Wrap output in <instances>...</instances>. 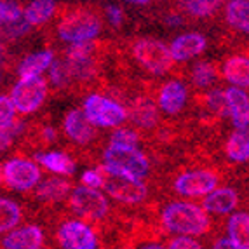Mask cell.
<instances>
[{"label": "cell", "instance_id": "6", "mask_svg": "<svg viewBox=\"0 0 249 249\" xmlns=\"http://www.w3.org/2000/svg\"><path fill=\"white\" fill-rule=\"evenodd\" d=\"M94 169L101 176V188L105 190V194L121 206L146 209L159 200L155 192H152L148 181L125 176L105 164H96Z\"/></svg>", "mask_w": 249, "mask_h": 249}, {"label": "cell", "instance_id": "9", "mask_svg": "<svg viewBox=\"0 0 249 249\" xmlns=\"http://www.w3.org/2000/svg\"><path fill=\"white\" fill-rule=\"evenodd\" d=\"M54 237L61 249H105L103 232L79 218L59 221Z\"/></svg>", "mask_w": 249, "mask_h": 249}, {"label": "cell", "instance_id": "23", "mask_svg": "<svg viewBox=\"0 0 249 249\" xmlns=\"http://www.w3.org/2000/svg\"><path fill=\"white\" fill-rule=\"evenodd\" d=\"M44 244V232L37 225H26L7 233L2 246L4 249H38Z\"/></svg>", "mask_w": 249, "mask_h": 249}, {"label": "cell", "instance_id": "1", "mask_svg": "<svg viewBox=\"0 0 249 249\" xmlns=\"http://www.w3.org/2000/svg\"><path fill=\"white\" fill-rule=\"evenodd\" d=\"M229 171L218 166L211 154L202 152L190 154L181 166L162 167L157 179V188L160 196L181 197V199H202L209 192L218 188L227 179Z\"/></svg>", "mask_w": 249, "mask_h": 249}, {"label": "cell", "instance_id": "19", "mask_svg": "<svg viewBox=\"0 0 249 249\" xmlns=\"http://www.w3.org/2000/svg\"><path fill=\"white\" fill-rule=\"evenodd\" d=\"M221 79L235 88L249 89V58L241 53L229 54L220 61Z\"/></svg>", "mask_w": 249, "mask_h": 249}, {"label": "cell", "instance_id": "17", "mask_svg": "<svg viewBox=\"0 0 249 249\" xmlns=\"http://www.w3.org/2000/svg\"><path fill=\"white\" fill-rule=\"evenodd\" d=\"M221 157L225 164L223 167L237 169L241 166L249 164V127L235 129L227 136V140L221 145Z\"/></svg>", "mask_w": 249, "mask_h": 249}, {"label": "cell", "instance_id": "7", "mask_svg": "<svg viewBox=\"0 0 249 249\" xmlns=\"http://www.w3.org/2000/svg\"><path fill=\"white\" fill-rule=\"evenodd\" d=\"M98 155H100V164L112 167V169L119 171V173H122L125 176L157 185L160 171L155 169V159L157 160H160V159H152L145 150L117 146L108 143Z\"/></svg>", "mask_w": 249, "mask_h": 249}, {"label": "cell", "instance_id": "22", "mask_svg": "<svg viewBox=\"0 0 249 249\" xmlns=\"http://www.w3.org/2000/svg\"><path fill=\"white\" fill-rule=\"evenodd\" d=\"M71 188H73V185H71L70 179L59 178L56 175L38 183L37 190H35V197L44 204H58L70 196Z\"/></svg>", "mask_w": 249, "mask_h": 249}, {"label": "cell", "instance_id": "37", "mask_svg": "<svg viewBox=\"0 0 249 249\" xmlns=\"http://www.w3.org/2000/svg\"><path fill=\"white\" fill-rule=\"evenodd\" d=\"M209 241H211V249H239L230 241V237L220 235V233H214Z\"/></svg>", "mask_w": 249, "mask_h": 249}, {"label": "cell", "instance_id": "35", "mask_svg": "<svg viewBox=\"0 0 249 249\" xmlns=\"http://www.w3.org/2000/svg\"><path fill=\"white\" fill-rule=\"evenodd\" d=\"M38 143L40 145H51V143H54L56 140H58V131L53 127V125H44V127L38 131V136H37Z\"/></svg>", "mask_w": 249, "mask_h": 249}, {"label": "cell", "instance_id": "39", "mask_svg": "<svg viewBox=\"0 0 249 249\" xmlns=\"http://www.w3.org/2000/svg\"><path fill=\"white\" fill-rule=\"evenodd\" d=\"M5 59H7V47L2 40H0V68L4 67Z\"/></svg>", "mask_w": 249, "mask_h": 249}, {"label": "cell", "instance_id": "36", "mask_svg": "<svg viewBox=\"0 0 249 249\" xmlns=\"http://www.w3.org/2000/svg\"><path fill=\"white\" fill-rule=\"evenodd\" d=\"M82 183L86 187H91V188H101V176L100 173L96 169H88L82 173Z\"/></svg>", "mask_w": 249, "mask_h": 249}, {"label": "cell", "instance_id": "10", "mask_svg": "<svg viewBox=\"0 0 249 249\" xmlns=\"http://www.w3.org/2000/svg\"><path fill=\"white\" fill-rule=\"evenodd\" d=\"M221 32L218 44L221 47H235L242 37H249V0H230L221 7L216 21Z\"/></svg>", "mask_w": 249, "mask_h": 249}, {"label": "cell", "instance_id": "18", "mask_svg": "<svg viewBox=\"0 0 249 249\" xmlns=\"http://www.w3.org/2000/svg\"><path fill=\"white\" fill-rule=\"evenodd\" d=\"M209 47V38L200 32H187L171 42V56L176 63H187L197 58Z\"/></svg>", "mask_w": 249, "mask_h": 249}, {"label": "cell", "instance_id": "5", "mask_svg": "<svg viewBox=\"0 0 249 249\" xmlns=\"http://www.w3.org/2000/svg\"><path fill=\"white\" fill-rule=\"evenodd\" d=\"M67 206L80 220L98 227L103 232V239L105 235L112 233L113 230H117L119 225H124L125 221L121 213L112 208L108 197L100 188H91L86 185L73 187L70 196L67 197Z\"/></svg>", "mask_w": 249, "mask_h": 249}, {"label": "cell", "instance_id": "20", "mask_svg": "<svg viewBox=\"0 0 249 249\" xmlns=\"http://www.w3.org/2000/svg\"><path fill=\"white\" fill-rule=\"evenodd\" d=\"M185 75L190 80V86L196 91H206L216 86V82L221 79L220 73V61H211V59H200L194 63L188 70H185Z\"/></svg>", "mask_w": 249, "mask_h": 249}, {"label": "cell", "instance_id": "26", "mask_svg": "<svg viewBox=\"0 0 249 249\" xmlns=\"http://www.w3.org/2000/svg\"><path fill=\"white\" fill-rule=\"evenodd\" d=\"M56 0H32L25 9V19L32 28L47 25L58 11Z\"/></svg>", "mask_w": 249, "mask_h": 249}, {"label": "cell", "instance_id": "13", "mask_svg": "<svg viewBox=\"0 0 249 249\" xmlns=\"http://www.w3.org/2000/svg\"><path fill=\"white\" fill-rule=\"evenodd\" d=\"M63 131L68 142L79 148H92L100 140V131L88 121L82 108H71L63 121Z\"/></svg>", "mask_w": 249, "mask_h": 249}, {"label": "cell", "instance_id": "42", "mask_svg": "<svg viewBox=\"0 0 249 249\" xmlns=\"http://www.w3.org/2000/svg\"><path fill=\"white\" fill-rule=\"evenodd\" d=\"M5 181L4 179V166H2V162H0V183Z\"/></svg>", "mask_w": 249, "mask_h": 249}, {"label": "cell", "instance_id": "38", "mask_svg": "<svg viewBox=\"0 0 249 249\" xmlns=\"http://www.w3.org/2000/svg\"><path fill=\"white\" fill-rule=\"evenodd\" d=\"M13 142H14V138L11 136L4 127H0V152L7 150L9 146L13 145Z\"/></svg>", "mask_w": 249, "mask_h": 249}, {"label": "cell", "instance_id": "21", "mask_svg": "<svg viewBox=\"0 0 249 249\" xmlns=\"http://www.w3.org/2000/svg\"><path fill=\"white\" fill-rule=\"evenodd\" d=\"M225 100L229 105L230 119L235 129L249 127V94L241 88L225 89Z\"/></svg>", "mask_w": 249, "mask_h": 249}, {"label": "cell", "instance_id": "16", "mask_svg": "<svg viewBox=\"0 0 249 249\" xmlns=\"http://www.w3.org/2000/svg\"><path fill=\"white\" fill-rule=\"evenodd\" d=\"M190 21V25H213L221 13V2L218 0H164Z\"/></svg>", "mask_w": 249, "mask_h": 249}, {"label": "cell", "instance_id": "25", "mask_svg": "<svg viewBox=\"0 0 249 249\" xmlns=\"http://www.w3.org/2000/svg\"><path fill=\"white\" fill-rule=\"evenodd\" d=\"M35 160L38 164L49 169L51 173L59 176H71L75 173V160L65 152H59V150H54V152H38L35 154Z\"/></svg>", "mask_w": 249, "mask_h": 249}, {"label": "cell", "instance_id": "15", "mask_svg": "<svg viewBox=\"0 0 249 249\" xmlns=\"http://www.w3.org/2000/svg\"><path fill=\"white\" fill-rule=\"evenodd\" d=\"M244 202L246 196L242 194L241 188L233 187V185H223V187H218L209 192L208 196H204L200 206L211 216H216V220H220L221 216L233 213Z\"/></svg>", "mask_w": 249, "mask_h": 249}, {"label": "cell", "instance_id": "2", "mask_svg": "<svg viewBox=\"0 0 249 249\" xmlns=\"http://www.w3.org/2000/svg\"><path fill=\"white\" fill-rule=\"evenodd\" d=\"M146 214L162 229L164 233L211 239L221 229L220 220L211 218L209 213L196 202L188 200H166L160 199L146 209Z\"/></svg>", "mask_w": 249, "mask_h": 249}, {"label": "cell", "instance_id": "11", "mask_svg": "<svg viewBox=\"0 0 249 249\" xmlns=\"http://www.w3.org/2000/svg\"><path fill=\"white\" fill-rule=\"evenodd\" d=\"M88 121L96 127H121L127 121V112L119 101L105 96L103 92H91L82 105Z\"/></svg>", "mask_w": 249, "mask_h": 249}, {"label": "cell", "instance_id": "12", "mask_svg": "<svg viewBox=\"0 0 249 249\" xmlns=\"http://www.w3.org/2000/svg\"><path fill=\"white\" fill-rule=\"evenodd\" d=\"M49 91V84L44 77H28V79H21L11 91V100L14 103V108L23 115L37 112L42 107L44 100L47 98Z\"/></svg>", "mask_w": 249, "mask_h": 249}, {"label": "cell", "instance_id": "14", "mask_svg": "<svg viewBox=\"0 0 249 249\" xmlns=\"http://www.w3.org/2000/svg\"><path fill=\"white\" fill-rule=\"evenodd\" d=\"M40 167L28 159H11L4 164V179L14 190L26 192L32 190L40 183Z\"/></svg>", "mask_w": 249, "mask_h": 249}, {"label": "cell", "instance_id": "43", "mask_svg": "<svg viewBox=\"0 0 249 249\" xmlns=\"http://www.w3.org/2000/svg\"><path fill=\"white\" fill-rule=\"evenodd\" d=\"M218 2H221V0H218Z\"/></svg>", "mask_w": 249, "mask_h": 249}, {"label": "cell", "instance_id": "41", "mask_svg": "<svg viewBox=\"0 0 249 249\" xmlns=\"http://www.w3.org/2000/svg\"><path fill=\"white\" fill-rule=\"evenodd\" d=\"M5 23V0H0V26Z\"/></svg>", "mask_w": 249, "mask_h": 249}, {"label": "cell", "instance_id": "32", "mask_svg": "<svg viewBox=\"0 0 249 249\" xmlns=\"http://www.w3.org/2000/svg\"><path fill=\"white\" fill-rule=\"evenodd\" d=\"M30 30H32V26L28 25V21L25 19V14H23V18H19V19L4 23V25L0 26V35L5 40H18V38L30 34Z\"/></svg>", "mask_w": 249, "mask_h": 249}, {"label": "cell", "instance_id": "30", "mask_svg": "<svg viewBox=\"0 0 249 249\" xmlns=\"http://www.w3.org/2000/svg\"><path fill=\"white\" fill-rule=\"evenodd\" d=\"M108 143L117 146H127V148H140L143 143V136L133 127H115L110 136Z\"/></svg>", "mask_w": 249, "mask_h": 249}, {"label": "cell", "instance_id": "29", "mask_svg": "<svg viewBox=\"0 0 249 249\" xmlns=\"http://www.w3.org/2000/svg\"><path fill=\"white\" fill-rule=\"evenodd\" d=\"M21 221V208L19 204L11 199L0 197V233L16 229Z\"/></svg>", "mask_w": 249, "mask_h": 249}, {"label": "cell", "instance_id": "3", "mask_svg": "<svg viewBox=\"0 0 249 249\" xmlns=\"http://www.w3.org/2000/svg\"><path fill=\"white\" fill-rule=\"evenodd\" d=\"M115 46L129 71L136 68L148 77H162L167 73L175 77L185 75V71L178 68L179 63L171 56L169 47L155 37H124L115 40Z\"/></svg>", "mask_w": 249, "mask_h": 249}, {"label": "cell", "instance_id": "4", "mask_svg": "<svg viewBox=\"0 0 249 249\" xmlns=\"http://www.w3.org/2000/svg\"><path fill=\"white\" fill-rule=\"evenodd\" d=\"M51 21H53V26H51L53 37L65 44L94 40L107 28L103 5L96 2L59 4Z\"/></svg>", "mask_w": 249, "mask_h": 249}, {"label": "cell", "instance_id": "8", "mask_svg": "<svg viewBox=\"0 0 249 249\" xmlns=\"http://www.w3.org/2000/svg\"><path fill=\"white\" fill-rule=\"evenodd\" d=\"M146 89L157 103L159 110L166 119H179L190 105V92L188 86L179 77L164 80L155 84L154 80L146 79Z\"/></svg>", "mask_w": 249, "mask_h": 249}, {"label": "cell", "instance_id": "31", "mask_svg": "<svg viewBox=\"0 0 249 249\" xmlns=\"http://www.w3.org/2000/svg\"><path fill=\"white\" fill-rule=\"evenodd\" d=\"M103 18L107 26L112 32H121V30L125 28L127 25V13L124 11V7L119 4H107L103 5Z\"/></svg>", "mask_w": 249, "mask_h": 249}, {"label": "cell", "instance_id": "24", "mask_svg": "<svg viewBox=\"0 0 249 249\" xmlns=\"http://www.w3.org/2000/svg\"><path fill=\"white\" fill-rule=\"evenodd\" d=\"M225 230L239 249H249V211H237L227 218Z\"/></svg>", "mask_w": 249, "mask_h": 249}, {"label": "cell", "instance_id": "40", "mask_svg": "<svg viewBox=\"0 0 249 249\" xmlns=\"http://www.w3.org/2000/svg\"><path fill=\"white\" fill-rule=\"evenodd\" d=\"M122 2H127V4H134V5H150L157 2V0H122Z\"/></svg>", "mask_w": 249, "mask_h": 249}, {"label": "cell", "instance_id": "27", "mask_svg": "<svg viewBox=\"0 0 249 249\" xmlns=\"http://www.w3.org/2000/svg\"><path fill=\"white\" fill-rule=\"evenodd\" d=\"M53 59H54V53L51 49L28 54V56L19 63V67H18L19 79H28V77H37V75L44 73L46 70H49Z\"/></svg>", "mask_w": 249, "mask_h": 249}, {"label": "cell", "instance_id": "33", "mask_svg": "<svg viewBox=\"0 0 249 249\" xmlns=\"http://www.w3.org/2000/svg\"><path fill=\"white\" fill-rule=\"evenodd\" d=\"M166 248L167 249H204L202 242L194 239L190 235H176L166 239Z\"/></svg>", "mask_w": 249, "mask_h": 249}, {"label": "cell", "instance_id": "28", "mask_svg": "<svg viewBox=\"0 0 249 249\" xmlns=\"http://www.w3.org/2000/svg\"><path fill=\"white\" fill-rule=\"evenodd\" d=\"M49 80L56 92L71 91V79H70V73H68L67 61H65L63 56H58V59H53V63H51Z\"/></svg>", "mask_w": 249, "mask_h": 249}, {"label": "cell", "instance_id": "34", "mask_svg": "<svg viewBox=\"0 0 249 249\" xmlns=\"http://www.w3.org/2000/svg\"><path fill=\"white\" fill-rule=\"evenodd\" d=\"M14 115H16V108L11 96L0 94V127L11 124L14 121Z\"/></svg>", "mask_w": 249, "mask_h": 249}]
</instances>
